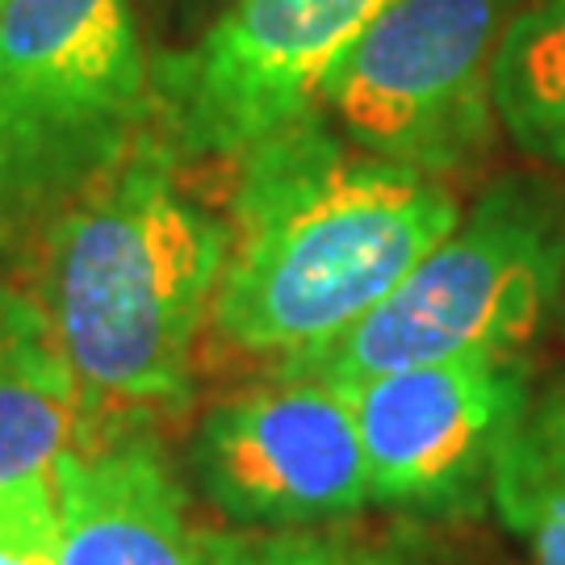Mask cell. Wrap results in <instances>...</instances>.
Returning a JSON list of instances; mask_svg holds the SVG:
<instances>
[{"label": "cell", "instance_id": "cell-1", "mask_svg": "<svg viewBox=\"0 0 565 565\" xmlns=\"http://www.w3.org/2000/svg\"><path fill=\"white\" fill-rule=\"evenodd\" d=\"M235 163L231 256L210 319L281 369L361 323L461 223L452 193L403 163L343 151L323 114Z\"/></svg>", "mask_w": 565, "mask_h": 565}, {"label": "cell", "instance_id": "cell-2", "mask_svg": "<svg viewBox=\"0 0 565 565\" xmlns=\"http://www.w3.org/2000/svg\"><path fill=\"white\" fill-rule=\"evenodd\" d=\"M160 130L42 231L39 302L81 382L93 436L184 403L231 256V223L177 177Z\"/></svg>", "mask_w": 565, "mask_h": 565}, {"label": "cell", "instance_id": "cell-3", "mask_svg": "<svg viewBox=\"0 0 565 565\" xmlns=\"http://www.w3.org/2000/svg\"><path fill=\"white\" fill-rule=\"evenodd\" d=\"M139 0L0 4V256L156 130Z\"/></svg>", "mask_w": 565, "mask_h": 565}, {"label": "cell", "instance_id": "cell-4", "mask_svg": "<svg viewBox=\"0 0 565 565\" xmlns=\"http://www.w3.org/2000/svg\"><path fill=\"white\" fill-rule=\"evenodd\" d=\"M565 277V226L545 202L515 189L490 193L448 231L382 302L281 377L331 385L394 369L520 356Z\"/></svg>", "mask_w": 565, "mask_h": 565}, {"label": "cell", "instance_id": "cell-5", "mask_svg": "<svg viewBox=\"0 0 565 565\" xmlns=\"http://www.w3.org/2000/svg\"><path fill=\"white\" fill-rule=\"evenodd\" d=\"M520 0H390L331 63L319 114L356 151L424 177L478 160L494 130V55Z\"/></svg>", "mask_w": 565, "mask_h": 565}, {"label": "cell", "instance_id": "cell-6", "mask_svg": "<svg viewBox=\"0 0 565 565\" xmlns=\"http://www.w3.org/2000/svg\"><path fill=\"white\" fill-rule=\"evenodd\" d=\"M390 0H231L184 51L156 55V130L177 156L239 160L319 114L331 63Z\"/></svg>", "mask_w": 565, "mask_h": 565}, {"label": "cell", "instance_id": "cell-7", "mask_svg": "<svg viewBox=\"0 0 565 565\" xmlns=\"http://www.w3.org/2000/svg\"><path fill=\"white\" fill-rule=\"evenodd\" d=\"M193 461L205 494L243 524H323L373 503L352 398L319 377H277L214 406Z\"/></svg>", "mask_w": 565, "mask_h": 565}, {"label": "cell", "instance_id": "cell-8", "mask_svg": "<svg viewBox=\"0 0 565 565\" xmlns=\"http://www.w3.org/2000/svg\"><path fill=\"white\" fill-rule=\"evenodd\" d=\"M343 390L361 427L373 503L448 507L490 482L494 457L527 406V369L520 356H461Z\"/></svg>", "mask_w": 565, "mask_h": 565}, {"label": "cell", "instance_id": "cell-9", "mask_svg": "<svg viewBox=\"0 0 565 565\" xmlns=\"http://www.w3.org/2000/svg\"><path fill=\"white\" fill-rule=\"evenodd\" d=\"M60 565H214V536L189 515L163 448L102 431L55 465Z\"/></svg>", "mask_w": 565, "mask_h": 565}, {"label": "cell", "instance_id": "cell-10", "mask_svg": "<svg viewBox=\"0 0 565 565\" xmlns=\"http://www.w3.org/2000/svg\"><path fill=\"white\" fill-rule=\"evenodd\" d=\"M93 440V419L39 294L0 277V486L46 473Z\"/></svg>", "mask_w": 565, "mask_h": 565}, {"label": "cell", "instance_id": "cell-11", "mask_svg": "<svg viewBox=\"0 0 565 565\" xmlns=\"http://www.w3.org/2000/svg\"><path fill=\"white\" fill-rule=\"evenodd\" d=\"M494 114L527 156L565 168V0H536L494 55Z\"/></svg>", "mask_w": 565, "mask_h": 565}, {"label": "cell", "instance_id": "cell-12", "mask_svg": "<svg viewBox=\"0 0 565 565\" xmlns=\"http://www.w3.org/2000/svg\"><path fill=\"white\" fill-rule=\"evenodd\" d=\"M490 486L503 520L527 541L532 565H565V394L527 398L494 457Z\"/></svg>", "mask_w": 565, "mask_h": 565}, {"label": "cell", "instance_id": "cell-13", "mask_svg": "<svg viewBox=\"0 0 565 565\" xmlns=\"http://www.w3.org/2000/svg\"><path fill=\"white\" fill-rule=\"evenodd\" d=\"M0 565H60L55 469L0 486Z\"/></svg>", "mask_w": 565, "mask_h": 565}, {"label": "cell", "instance_id": "cell-14", "mask_svg": "<svg viewBox=\"0 0 565 565\" xmlns=\"http://www.w3.org/2000/svg\"><path fill=\"white\" fill-rule=\"evenodd\" d=\"M214 565H398L385 553L319 536H268V541H239L214 536Z\"/></svg>", "mask_w": 565, "mask_h": 565}, {"label": "cell", "instance_id": "cell-15", "mask_svg": "<svg viewBox=\"0 0 565 565\" xmlns=\"http://www.w3.org/2000/svg\"><path fill=\"white\" fill-rule=\"evenodd\" d=\"M139 4L156 13V25H160L163 34L181 39V46H172V51H184L193 39H202V30L223 13L231 0H139Z\"/></svg>", "mask_w": 565, "mask_h": 565}, {"label": "cell", "instance_id": "cell-16", "mask_svg": "<svg viewBox=\"0 0 565 565\" xmlns=\"http://www.w3.org/2000/svg\"><path fill=\"white\" fill-rule=\"evenodd\" d=\"M0 4H4V0H0Z\"/></svg>", "mask_w": 565, "mask_h": 565}]
</instances>
